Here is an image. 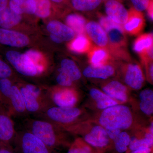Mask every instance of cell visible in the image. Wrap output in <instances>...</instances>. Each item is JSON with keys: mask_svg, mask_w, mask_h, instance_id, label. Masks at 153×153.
Instances as JSON below:
<instances>
[{"mask_svg": "<svg viewBox=\"0 0 153 153\" xmlns=\"http://www.w3.org/2000/svg\"><path fill=\"white\" fill-rule=\"evenodd\" d=\"M65 21L67 26L77 35H85L86 20L83 16L76 13H71L67 15Z\"/></svg>", "mask_w": 153, "mask_h": 153, "instance_id": "cell-26", "label": "cell"}, {"mask_svg": "<svg viewBox=\"0 0 153 153\" xmlns=\"http://www.w3.org/2000/svg\"><path fill=\"white\" fill-rule=\"evenodd\" d=\"M13 76V71L10 66L0 59V79L10 78Z\"/></svg>", "mask_w": 153, "mask_h": 153, "instance_id": "cell-34", "label": "cell"}, {"mask_svg": "<svg viewBox=\"0 0 153 153\" xmlns=\"http://www.w3.org/2000/svg\"><path fill=\"white\" fill-rule=\"evenodd\" d=\"M92 47L91 41L86 35H77L68 45L69 50L78 54L88 53Z\"/></svg>", "mask_w": 153, "mask_h": 153, "instance_id": "cell-24", "label": "cell"}, {"mask_svg": "<svg viewBox=\"0 0 153 153\" xmlns=\"http://www.w3.org/2000/svg\"><path fill=\"white\" fill-rule=\"evenodd\" d=\"M153 133L148 129V131L145 133L143 136L131 137L130 143L127 153L140 149L153 148Z\"/></svg>", "mask_w": 153, "mask_h": 153, "instance_id": "cell-25", "label": "cell"}, {"mask_svg": "<svg viewBox=\"0 0 153 153\" xmlns=\"http://www.w3.org/2000/svg\"><path fill=\"white\" fill-rule=\"evenodd\" d=\"M70 134L80 135L81 138L96 151L97 153H105L113 147L105 129L97 123L86 130L80 122L61 128Z\"/></svg>", "mask_w": 153, "mask_h": 153, "instance_id": "cell-4", "label": "cell"}, {"mask_svg": "<svg viewBox=\"0 0 153 153\" xmlns=\"http://www.w3.org/2000/svg\"><path fill=\"white\" fill-rule=\"evenodd\" d=\"M88 59L90 66L94 67L106 65L113 60L107 49L97 46H92L88 52Z\"/></svg>", "mask_w": 153, "mask_h": 153, "instance_id": "cell-19", "label": "cell"}, {"mask_svg": "<svg viewBox=\"0 0 153 153\" xmlns=\"http://www.w3.org/2000/svg\"><path fill=\"white\" fill-rule=\"evenodd\" d=\"M11 115L0 103V143L9 145L15 139L16 131Z\"/></svg>", "mask_w": 153, "mask_h": 153, "instance_id": "cell-11", "label": "cell"}, {"mask_svg": "<svg viewBox=\"0 0 153 153\" xmlns=\"http://www.w3.org/2000/svg\"><path fill=\"white\" fill-rule=\"evenodd\" d=\"M130 61L122 64L120 69L121 75L126 85L129 88L135 90H140L144 85V74L139 64L130 63Z\"/></svg>", "mask_w": 153, "mask_h": 153, "instance_id": "cell-8", "label": "cell"}, {"mask_svg": "<svg viewBox=\"0 0 153 153\" xmlns=\"http://www.w3.org/2000/svg\"><path fill=\"white\" fill-rule=\"evenodd\" d=\"M6 58L19 74L26 77H38L41 76L35 63L27 55L16 51H8Z\"/></svg>", "mask_w": 153, "mask_h": 153, "instance_id": "cell-7", "label": "cell"}, {"mask_svg": "<svg viewBox=\"0 0 153 153\" xmlns=\"http://www.w3.org/2000/svg\"><path fill=\"white\" fill-rule=\"evenodd\" d=\"M146 68L147 79L151 83L153 81V60H149L143 62Z\"/></svg>", "mask_w": 153, "mask_h": 153, "instance_id": "cell-37", "label": "cell"}, {"mask_svg": "<svg viewBox=\"0 0 153 153\" xmlns=\"http://www.w3.org/2000/svg\"><path fill=\"white\" fill-rule=\"evenodd\" d=\"M127 22L123 26L126 33L136 36L142 32L145 26L144 16L142 12L137 11L131 7L128 10Z\"/></svg>", "mask_w": 153, "mask_h": 153, "instance_id": "cell-14", "label": "cell"}, {"mask_svg": "<svg viewBox=\"0 0 153 153\" xmlns=\"http://www.w3.org/2000/svg\"><path fill=\"white\" fill-rule=\"evenodd\" d=\"M131 136L123 131L113 141V147L117 153H127L130 143Z\"/></svg>", "mask_w": 153, "mask_h": 153, "instance_id": "cell-30", "label": "cell"}, {"mask_svg": "<svg viewBox=\"0 0 153 153\" xmlns=\"http://www.w3.org/2000/svg\"><path fill=\"white\" fill-rule=\"evenodd\" d=\"M46 90L53 106L73 107L79 102V93L75 87L57 85L46 88Z\"/></svg>", "mask_w": 153, "mask_h": 153, "instance_id": "cell-6", "label": "cell"}, {"mask_svg": "<svg viewBox=\"0 0 153 153\" xmlns=\"http://www.w3.org/2000/svg\"><path fill=\"white\" fill-rule=\"evenodd\" d=\"M29 0H9L8 7L16 13L27 16Z\"/></svg>", "mask_w": 153, "mask_h": 153, "instance_id": "cell-32", "label": "cell"}, {"mask_svg": "<svg viewBox=\"0 0 153 153\" xmlns=\"http://www.w3.org/2000/svg\"><path fill=\"white\" fill-rule=\"evenodd\" d=\"M128 88L120 81L114 80L108 82L102 86V91L110 97L120 103L128 100Z\"/></svg>", "mask_w": 153, "mask_h": 153, "instance_id": "cell-15", "label": "cell"}, {"mask_svg": "<svg viewBox=\"0 0 153 153\" xmlns=\"http://www.w3.org/2000/svg\"><path fill=\"white\" fill-rule=\"evenodd\" d=\"M102 0H70L71 8L81 12L94 10L100 6Z\"/></svg>", "mask_w": 153, "mask_h": 153, "instance_id": "cell-29", "label": "cell"}, {"mask_svg": "<svg viewBox=\"0 0 153 153\" xmlns=\"http://www.w3.org/2000/svg\"><path fill=\"white\" fill-rule=\"evenodd\" d=\"M22 124L24 129L33 134L50 149L71 145L68 141L70 133L49 121L27 117Z\"/></svg>", "mask_w": 153, "mask_h": 153, "instance_id": "cell-1", "label": "cell"}, {"mask_svg": "<svg viewBox=\"0 0 153 153\" xmlns=\"http://www.w3.org/2000/svg\"><path fill=\"white\" fill-rule=\"evenodd\" d=\"M152 149L153 148H146L132 151L129 153H152Z\"/></svg>", "mask_w": 153, "mask_h": 153, "instance_id": "cell-42", "label": "cell"}, {"mask_svg": "<svg viewBox=\"0 0 153 153\" xmlns=\"http://www.w3.org/2000/svg\"><path fill=\"white\" fill-rule=\"evenodd\" d=\"M108 135L111 140L113 141L117 137L121 132L122 131L119 129H105Z\"/></svg>", "mask_w": 153, "mask_h": 153, "instance_id": "cell-39", "label": "cell"}, {"mask_svg": "<svg viewBox=\"0 0 153 153\" xmlns=\"http://www.w3.org/2000/svg\"><path fill=\"white\" fill-rule=\"evenodd\" d=\"M108 1V0H102V1L104 2H105V1ZM117 1H119L121 2H122V1L123 0H117Z\"/></svg>", "mask_w": 153, "mask_h": 153, "instance_id": "cell-45", "label": "cell"}, {"mask_svg": "<svg viewBox=\"0 0 153 153\" xmlns=\"http://www.w3.org/2000/svg\"><path fill=\"white\" fill-rule=\"evenodd\" d=\"M35 1L36 5L35 16L40 19H47L54 15L60 13L63 10L52 4L49 0Z\"/></svg>", "mask_w": 153, "mask_h": 153, "instance_id": "cell-21", "label": "cell"}, {"mask_svg": "<svg viewBox=\"0 0 153 153\" xmlns=\"http://www.w3.org/2000/svg\"><path fill=\"white\" fill-rule=\"evenodd\" d=\"M19 143L23 153H52L48 147L35 135L25 129L16 132L15 139Z\"/></svg>", "mask_w": 153, "mask_h": 153, "instance_id": "cell-9", "label": "cell"}, {"mask_svg": "<svg viewBox=\"0 0 153 153\" xmlns=\"http://www.w3.org/2000/svg\"><path fill=\"white\" fill-rule=\"evenodd\" d=\"M97 123L105 129H119L123 131L134 126V118L129 107L118 104L102 110Z\"/></svg>", "mask_w": 153, "mask_h": 153, "instance_id": "cell-3", "label": "cell"}, {"mask_svg": "<svg viewBox=\"0 0 153 153\" xmlns=\"http://www.w3.org/2000/svg\"><path fill=\"white\" fill-rule=\"evenodd\" d=\"M100 25L104 29L105 31L109 29V28L113 27L119 25L108 18L107 16H103V15H99Z\"/></svg>", "mask_w": 153, "mask_h": 153, "instance_id": "cell-35", "label": "cell"}, {"mask_svg": "<svg viewBox=\"0 0 153 153\" xmlns=\"http://www.w3.org/2000/svg\"><path fill=\"white\" fill-rule=\"evenodd\" d=\"M23 16L16 13L7 7L0 11V27L10 30L22 22Z\"/></svg>", "mask_w": 153, "mask_h": 153, "instance_id": "cell-22", "label": "cell"}, {"mask_svg": "<svg viewBox=\"0 0 153 153\" xmlns=\"http://www.w3.org/2000/svg\"><path fill=\"white\" fill-rule=\"evenodd\" d=\"M115 72V67L111 62L98 67L88 66L83 70L82 74L87 78L104 79L113 76Z\"/></svg>", "mask_w": 153, "mask_h": 153, "instance_id": "cell-20", "label": "cell"}, {"mask_svg": "<svg viewBox=\"0 0 153 153\" xmlns=\"http://www.w3.org/2000/svg\"><path fill=\"white\" fill-rule=\"evenodd\" d=\"M16 84L22 93L28 115L37 116L53 106L46 88L22 81Z\"/></svg>", "mask_w": 153, "mask_h": 153, "instance_id": "cell-2", "label": "cell"}, {"mask_svg": "<svg viewBox=\"0 0 153 153\" xmlns=\"http://www.w3.org/2000/svg\"><path fill=\"white\" fill-rule=\"evenodd\" d=\"M4 107L12 117H26L28 116L21 91L15 82Z\"/></svg>", "mask_w": 153, "mask_h": 153, "instance_id": "cell-10", "label": "cell"}, {"mask_svg": "<svg viewBox=\"0 0 153 153\" xmlns=\"http://www.w3.org/2000/svg\"><path fill=\"white\" fill-rule=\"evenodd\" d=\"M8 145L1 143L0 153H14L9 147Z\"/></svg>", "mask_w": 153, "mask_h": 153, "instance_id": "cell-41", "label": "cell"}, {"mask_svg": "<svg viewBox=\"0 0 153 153\" xmlns=\"http://www.w3.org/2000/svg\"><path fill=\"white\" fill-rule=\"evenodd\" d=\"M49 1L55 6L62 10L65 9L66 10L71 8L70 0H49Z\"/></svg>", "mask_w": 153, "mask_h": 153, "instance_id": "cell-38", "label": "cell"}, {"mask_svg": "<svg viewBox=\"0 0 153 153\" xmlns=\"http://www.w3.org/2000/svg\"><path fill=\"white\" fill-rule=\"evenodd\" d=\"M140 109L148 116H151L153 113V91L150 89L142 91L139 94Z\"/></svg>", "mask_w": 153, "mask_h": 153, "instance_id": "cell-27", "label": "cell"}, {"mask_svg": "<svg viewBox=\"0 0 153 153\" xmlns=\"http://www.w3.org/2000/svg\"><path fill=\"white\" fill-rule=\"evenodd\" d=\"M0 145H1V143H0Z\"/></svg>", "mask_w": 153, "mask_h": 153, "instance_id": "cell-46", "label": "cell"}, {"mask_svg": "<svg viewBox=\"0 0 153 153\" xmlns=\"http://www.w3.org/2000/svg\"><path fill=\"white\" fill-rule=\"evenodd\" d=\"M85 33L97 46L107 49L108 45L107 35L98 23L93 21L87 22L85 25Z\"/></svg>", "mask_w": 153, "mask_h": 153, "instance_id": "cell-17", "label": "cell"}, {"mask_svg": "<svg viewBox=\"0 0 153 153\" xmlns=\"http://www.w3.org/2000/svg\"><path fill=\"white\" fill-rule=\"evenodd\" d=\"M89 93L91 97L95 102L97 108L102 110L120 104L119 102L111 98L103 91L97 88H91Z\"/></svg>", "mask_w": 153, "mask_h": 153, "instance_id": "cell-23", "label": "cell"}, {"mask_svg": "<svg viewBox=\"0 0 153 153\" xmlns=\"http://www.w3.org/2000/svg\"><path fill=\"white\" fill-rule=\"evenodd\" d=\"M74 82L81 79L82 73L76 63L71 59H63L60 63V68Z\"/></svg>", "mask_w": 153, "mask_h": 153, "instance_id": "cell-28", "label": "cell"}, {"mask_svg": "<svg viewBox=\"0 0 153 153\" xmlns=\"http://www.w3.org/2000/svg\"><path fill=\"white\" fill-rule=\"evenodd\" d=\"M47 29L50 34L59 37L63 42L70 41L75 37V33L71 28L57 20L49 21Z\"/></svg>", "mask_w": 153, "mask_h": 153, "instance_id": "cell-18", "label": "cell"}, {"mask_svg": "<svg viewBox=\"0 0 153 153\" xmlns=\"http://www.w3.org/2000/svg\"><path fill=\"white\" fill-rule=\"evenodd\" d=\"M148 16L151 20L153 21V0H150L149 5L146 9Z\"/></svg>", "mask_w": 153, "mask_h": 153, "instance_id": "cell-40", "label": "cell"}, {"mask_svg": "<svg viewBox=\"0 0 153 153\" xmlns=\"http://www.w3.org/2000/svg\"><path fill=\"white\" fill-rule=\"evenodd\" d=\"M9 0H0V11L8 7Z\"/></svg>", "mask_w": 153, "mask_h": 153, "instance_id": "cell-44", "label": "cell"}, {"mask_svg": "<svg viewBox=\"0 0 153 153\" xmlns=\"http://www.w3.org/2000/svg\"><path fill=\"white\" fill-rule=\"evenodd\" d=\"M67 153H97L82 138L76 139L71 143Z\"/></svg>", "mask_w": 153, "mask_h": 153, "instance_id": "cell-31", "label": "cell"}, {"mask_svg": "<svg viewBox=\"0 0 153 153\" xmlns=\"http://www.w3.org/2000/svg\"><path fill=\"white\" fill-rule=\"evenodd\" d=\"M56 81L57 85L64 87H74L75 82L60 68H58L57 70Z\"/></svg>", "mask_w": 153, "mask_h": 153, "instance_id": "cell-33", "label": "cell"}, {"mask_svg": "<svg viewBox=\"0 0 153 153\" xmlns=\"http://www.w3.org/2000/svg\"><path fill=\"white\" fill-rule=\"evenodd\" d=\"M30 39L23 33L0 28V44L9 47L22 48L30 44Z\"/></svg>", "mask_w": 153, "mask_h": 153, "instance_id": "cell-12", "label": "cell"}, {"mask_svg": "<svg viewBox=\"0 0 153 153\" xmlns=\"http://www.w3.org/2000/svg\"><path fill=\"white\" fill-rule=\"evenodd\" d=\"M50 38L52 41L55 43H57V44H60L63 42V41L59 37H57L55 35H52V34H50Z\"/></svg>", "mask_w": 153, "mask_h": 153, "instance_id": "cell-43", "label": "cell"}, {"mask_svg": "<svg viewBox=\"0 0 153 153\" xmlns=\"http://www.w3.org/2000/svg\"><path fill=\"white\" fill-rule=\"evenodd\" d=\"M133 49L138 54L141 60L153 59V36L152 33L140 35L133 44Z\"/></svg>", "mask_w": 153, "mask_h": 153, "instance_id": "cell-16", "label": "cell"}, {"mask_svg": "<svg viewBox=\"0 0 153 153\" xmlns=\"http://www.w3.org/2000/svg\"><path fill=\"white\" fill-rule=\"evenodd\" d=\"M107 16L115 23L123 26L128 17V10L122 3L117 0H108L105 2Z\"/></svg>", "mask_w": 153, "mask_h": 153, "instance_id": "cell-13", "label": "cell"}, {"mask_svg": "<svg viewBox=\"0 0 153 153\" xmlns=\"http://www.w3.org/2000/svg\"><path fill=\"white\" fill-rule=\"evenodd\" d=\"M132 7L137 11L142 12L147 8L150 0H129Z\"/></svg>", "mask_w": 153, "mask_h": 153, "instance_id": "cell-36", "label": "cell"}, {"mask_svg": "<svg viewBox=\"0 0 153 153\" xmlns=\"http://www.w3.org/2000/svg\"><path fill=\"white\" fill-rule=\"evenodd\" d=\"M83 111L77 107H62L53 106L35 118L49 121L62 128L82 121Z\"/></svg>", "mask_w": 153, "mask_h": 153, "instance_id": "cell-5", "label": "cell"}]
</instances>
